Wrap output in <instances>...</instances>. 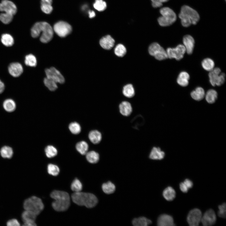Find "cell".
Wrapping results in <instances>:
<instances>
[{
    "label": "cell",
    "mask_w": 226,
    "mask_h": 226,
    "mask_svg": "<svg viewBox=\"0 0 226 226\" xmlns=\"http://www.w3.org/2000/svg\"><path fill=\"white\" fill-rule=\"evenodd\" d=\"M157 225L159 226L175 225L172 217L166 214H163L159 216L157 220Z\"/></svg>",
    "instance_id": "ac0fdd59"
},
{
    "label": "cell",
    "mask_w": 226,
    "mask_h": 226,
    "mask_svg": "<svg viewBox=\"0 0 226 226\" xmlns=\"http://www.w3.org/2000/svg\"><path fill=\"white\" fill-rule=\"evenodd\" d=\"M169 0H151L152 5L155 8L160 7L162 6L163 3L166 2Z\"/></svg>",
    "instance_id": "c3c4849f"
},
{
    "label": "cell",
    "mask_w": 226,
    "mask_h": 226,
    "mask_svg": "<svg viewBox=\"0 0 226 226\" xmlns=\"http://www.w3.org/2000/svg\"><path fill=\"white\" fill-rule=\"evenodd\" d=\"M73 201L80 206H85L89 208H92L97 204V198L93 194L80 191L74 192L71 196Z\"/></svg>",
    "instance_id": "277c9868"
},
{
    "label": "cell",
    "mask_w": 226,
    "mask_h": 226,
    "mask_svg": "<svg viewBox=\"0 0 226 226\" xmlns=\"http://www.w3.org/2000/svg\"><path fill=\"white\" fill-rule=\"evenodd\" d=\"M7 225L8 226H19L20 225L19 221L15 219H12L8 220Z\"/></svg>",
    "instance_id": "681fc988"
},
{
    "label": "cell",
    "mask_w": 226,
    "mask_h": 226,
    "mask_svg": "<svg viewBox=\"0 0 226 226\" xmlns=\"http://www.w3.org/2000/svg\"><path fill=\"white\" fill-rule=\"evenodd\" d=\"M202 65L205 70L210 71L214 68V63L213 60L207 58L203 60L202 62Z\"/></svg>",
    "instance_id": "d6a6232c"
},
{
    "label": "cell",
    "mask_w": 226,
    "mask_h": 226,
    "mask_svg": "<svg viewBox=\"0 0 226 226\" xmlns=\"http://www.w3.org/2000/svg\"><path fill=\"white\" fill-rule=\"evenodd\" d=\"M165 156L164 152L159 147H153L149 155V158L153 160H161Z\"/></svg>",
    "instance_id": "ffe728a7"
},
{
    "label": "cell",
    "mask_w": 226,
    "mask_h": 226,
    "mask_svg": "<svg viewBox=\"0 0 226 226\" xmlns=\"http://www.w3.org/2000/svg\"><path fill=\"white\" fill-rule=\"evenodd\" d=\"M4 83L0 80V94L3 92L4 90Z\"/></svg>",
    "instance_id": "f5cc1de1"
},
{
    "label": "cell",
    "mask_w": 226,
    "mask_h": 226,
    "mask_svg": "<svg viewBox=\"0 0 226 226\" xmlns=\"http://www.w3.org/2000/svg\"><path fill=\"white\" fill-rule=\"evenodd\" d=\"M88 145L84 141H81L77 143L76 148L77 151L81 154H86L88 149Z\"/></svg>",
    "instance_id": "1f68e13d"
},
{
    "label": "cell",
    "mask_w": 226,
    "mask_h": 226,
    "mask_svg": "<svg viewBox=\"0 0 226 226\" xmlns=\"http://www.w3.org/2000/svg\"><path fill=\"white\" fill-rule=\"evenodd\" d=\"M115 43V40L109 35L102 37L99 42L101 47L107 50L111 49L114 46Z\"/></svg>",
    "instance_id": "e0dca14e"
},
{
    "label": "cell",
    "mask_w": 226,
    "mask_h": 226,
    "mask_svg": "<svg viewBox=\"0 0 226 226\" xmlns=\"http://www.w3.org/2000/svg\"><path fill=\"white\" fill-rule=\"evenodd\" d=\"M217 97L218 93L216 91L213 89H210L207 91L206 94L205 99L208 103L213 104L215 102Z\"/></svg>",
    "instance_id": "4316f807"
},
{
    "label": "cell",
    "mask_w": 226,
    "mask_h": 226,
    "mask_svg": "<svg viewBox=\"0 0 226 226\" xmlns=\"http://www.w3.org/2000/svg\"><path fill=\"white\" fill-rule=\"evenodd\" d=\"M1 41L4 45L7 47L12 46L14 42L13 37L8 34H4L2 35Z\"/></svg>",
    "instance_id": "4dcf8cb0"
},
{
    "label": "cell",
    "mask_w": 226,
    "mask_h": 226,
    "mask_svg": "<svg viewBox=\"0 0 226 226\" xmlns=\"http://www.w3.org/2000/svg\"><path fill=\"white\" fill-rule=\"evenodd\" d=\"M53 30L59 36L64 37L71 33L72 27L68 23L63 21H60L54 24Z\"/></svg>",
    "instance_id": "ba28073f"
},
{
    "label": "cell",
    "mask_w": 226,
    "mask_h": 226,
    "mask_svg": "<svg viewBox=\"0 0 226 226\" xmlns=\"http://www.w3.org/2000/svg\"><path fill=\"white\" fill-rule=\"evenodd\" d=\"M152 223L151 221L144 217L135 218L132 221L133 225L135 226H147Z\"/></svg>",
    "instance_id": "484cf974"
},
{
    "label": "cell",
    "mask_w": 226,
    "mask_h": 226,
    "mask_svg": "<svg viewBox=\"0 0 226 226\" xmlns=\"http://www.w3.org/2000/svg\"><path fill=\"white\" fill-rule=\"evenodd\" d=\"M166 51L168 58L171 59L175 58L179 61L183 57L186 49L183 45L179 44L174 48H168Z\"/></svg>",
    "instance_id": "9c48e42d"
},
{
    "label": "cell",
    "mask_w": 226,
    "mask_h": 226,
    "mask_svg": "<svg viewBox=\"0 0 226 226\" xmlns=\"http://www.w3.org/2000/svg\"><path fill=\"white\" fill-rule=\"evenodd\" d=\"M103 191L106 194H110L113 193L116 189V187L114 184L110 181H108L103 184L102 186Z\"/></svg>",
    "instance_id": "836d02e7"
},
{
    "label": "cell",
    "mask_w": 226,
    "mask_h": 226,
    "mask_svg": "<svg viewBox=\"0 0 226 226\" xmlns=\"http://www.w3.org/2000/svg\"><path fill=\"white\" fill-rule=\"evenodd\" d=\"M190 76L189 74L186 72L183 71L180 72L177 78V82L180 86L182 87H186L189 84V80Z\"/></svg>",
    "instance_id": "44dd1931"
},
{
    "label": "cell",
    "mask_w": 226,
    "mask_h": 226,
    "mask_svg": "<svg viewBox=\"0 0 226 226\" xmlns=\"http://www.w3.org/2000/svg\"><path fill=\"white\" fill-rule=\"evenodd\" d=\"M45 152L46 156L48 158H52L55 156L57 153V149L52 145H48L45 148Z\"/></svg>",
    "instance_id": "74e56055"
},
{
    "label": "cell",
    "mask_w": 226,
    "mask_h": 226,
    "mask_svg": "<svg viewBox=\"0 0 226 226\" xmlns=\"http://www.w3.org/2000/svg\"><path fill=\"white\" fill-rule=\"evenodd\" d=\"M46 77L56 82L57 83H63L65 82L63 76L55 68L52 67L45 70Z\"/></svg>",
    "instance_id": "8fae6325"
},
{
    "label": "cell",
    "mask_w": 226,
    "mask_h": 226,
    "mask_svg": "<svg viewBox=\"0 0 226 226\" xmlns=\"http://www.w3.org/2000/svg\"><path fill=\"white\" fill-rule=\"evenodd\" d=\"M24 63L27 66L35 67L36 66L37 63L36 58L32 54L27 55L25 57Z\"/></svg>",
    "instance_id": "e575fe53"
},
{
    "label": "cell",
    "mask_w": 226,
    "mask_h": 226,
    "mask_svg": "<svg viewBox=\"0 0 226 226\" xmlns=\"http://www.w3.org/2000/svg\"><path fill=\"white\" fill-rule=\"evenodd\" d=\"M219 210L218 212V214L220 217L225 218L226 213V203H224L221 205L218 206Z\"/></svg>",
    "instance_id": "bcb514c9"
},
{
    "label": "cell",
    "mask_w": 226,
    "mask_h": 226,
    "mask_svg": "<svg viewBox=\"0 0 226 226\" xmlns=\"http://www.w3.org/2000/svg\"><path fill=\"white\" fill-rule=\"evenodd\" d=\"M37 216L32 212L25 210L22 214V218L26 226H35V220Z\"/></svg>",
    "instance_id": "5bb4252c"
},
{
    "label": "cell",
    "mask_w": 226,
    "mask_h": 226,
    "mask_svg": "<svg viewBox=\"0 0 226 226\" xmlns=\"http://www.w3.org/2000/svg\"><path fill=\"white\" fill-rule=\"evenodd\" d=\"M0 11L12 15H15L17 11L16 5L12 1L3 0L0 3Z\"/></svg>",
    "instance_id": "7c38bea8"
},
{
    "label": "cell",
    "mask_w": 226,
    "mask_h": 226,
    "mask_svg": "<svg viewBox=\"0 0 226 226\" xmlns=\"http://www.w3.org/2000/svg\"><path fill=\"white\" fill-rule=\"evenodd\" d=\"M163 194L166 200L168 201H171L175 198L176 193L172 187L168 186L164 190Z\"/></svg>",
    "instance_id": "cb8c5ba5"
},
{
    "label": "cell",
    "mask_w": 226,
    "mask_h": 226,
    "mask_svg": "<svg viewBox=\"0 0 226 226\" xmlns=\"http://www.w3.org/2000/svg\"><path fill=\"white\" fill-rule=\"evenodd\" d=\"M25 210L32 212L37 216L44 208V205L39 198L35 196L26 199L23 204Z\"/></svg>",
    "instance_id": "5b68a950"
},
{
    "label": "cell",
    "mask_w": 226,
    "mask_h": 226,
    "mask_svg": "<svg viewBox=\"0 0 226 226\" xmlns=\"http://www.w3.org/2000/svg\"><path fill=\"white\" fill-rule=\"evenodd\" d=\"M216 220V217L214 211L210 209L207 211L202 216L201 221L203 225L208 226L213 225Z\"/></svg>",
    "instance_id": "4fadbf2b"
},
{
    "label": "cell",
    "mask_w": 226,
    "mask_h": 226,
    "mask_svg": "<svg viewBox=\"0 0 226 226\" xmlns=\"http://www.w3.org/2000/svg\"><path fill=\"white\" fill-rule=\"evenodd\" d=\"M161 47L160 45L157 42L152 43L148 47V51L149 54L154 56Z\"/></svg>",
    "instance_id": "f35d334b"
},
{
    "label": "cell",
    "mask_w": 226,
    "mask_h": 226,
    "mask_svg": "<svg viewBox=\"0 0 226 226\" xmlns=\"http://www.w3.org/2000/svg\"><path fill=\"white\" fill-rule=\"evenodd\" d=\"M44 83L45 85L51 91L55 90L57 88V83L47 77L44 78Z\"/></svg>",
    "instance_id": "8d00e7d4"
},
{
    "label": "cell",
    "mask_w": 226,
    "mask_h": 226,
    "mask_svg": "<svg viewBox=\"0 0 226 226\" xmlns=\"http://www.w3.org/2000/svg\"><path fill=\"white\" fill-rule=\"evenodd\" d=\"M3 107L5 110L9 112L14 111L16 108L15 101L12 99H8L5 100L3 103Z\"/></svg>",
    "instance_id": "d4e9b609"
},
{
    "label": "cell",
    "mask_w": 226,
    "mask_h": 226,
    "mask_svg": "<svg viewBox=\"0 0 226 226\" xmlns=\"http://www.w3.org/2000/svg\"><path fill=\"white\" fill-rule=\"evenodd\" d=\"M89 17L91 18L94 17L95 16V12L93 11H89Z\"/></svg>",
    "instance_id": "db71d44e"
},
{
    "label": "cell",
    "mask_w": 226,
    "mask_h": 226,
    "mask_svg": "<svg viewBox=\"0 0 226 226\" xmlns=\"http://www.w3.org/2000/svg\"><path fill=\"white\" fill-rule=\"evenodd\" d=\"M13 17V15L5 13L0 14V20L5 24L10 23L12 20Z\"/></svg>",
    "instance_id": "f6af8a7d"
},
{
    "label": "cell",
    "mask_w": 226,
    "mask_h": 226,
    "mask_svg": "<svg viewBox=\"0 0 226 226\" xmlns=\"http://www.w3.org/2000/svg\"><path fill=\"white\" fill-rule=\"evenodd\" d=\"M52 0H41V3L48 4H51L52 3Z\"/></svg>",
    "instance_id": "11a10c76"
},
{
    "label": "cell",
    "mask_w": 226,
    "mask_h": 226,
    "mask_svg": "<svg viewBox=\"0 0 226 226\" xmlns=\"http://www.w3.org/2000/svg\"><path fill=\"white\" fill-rule=\"evenodd\" d=\"M183 42L187 53L189 55L192 54L195 44L193 38L190 35H185L183 38Z\"/></svg>",
    "instance_id": "2e32d148"
},
{
    "label": "cell",
    "mask_w": 226,
    "mask_h": 226,
    "mask_svg": "<svg viewBox=\"0 0 226 226\" xmlns=\"http://www.w3.org/2000/svg\"><path fill=\"white\" fill-rule=\"evenodd\" d=\"M40 40L42 43H47L52 38L53 30L51 25L45 22H40L35 23L31 30V36L36 38L40 35Z\"/></svg>",
    "instance_id": "6da1fadb"
},
{
    "label": "cell",
    "mask_w": 226,
    "mask_h": 226,
    "mask_svg": "<svg viewBox=\"0 0 226 226\" xmlns=\"http://www.w3.org/2000/svg\"><path fill=\"white\" fill-rule=\"evenodd\" d=\"M1 156L3 158L10 159L13 155V151L12 148L9 146L3 147L0 150Z\"/></svg>",
    "instance_id": "f1b7e54d"
},
{
    "label": "cell",
    "mask_w": 226,
    "mask_h": 226,
    "mask_svg": "<svg viewBox=\"0 0 226 226\" xmlns=\"http://www.w3.org/2000/svg\"><path fill=\"white\" fill-rule=\"evenodd\" d=\"M51 197L54 200L52 203L53 208L56 211L63 212L67 210L70 205V196L66 192L54 190L50 194Z\"/></svg>",
    "instance_id": "7a4b0ae2"
},
{
    "label": "cell",
    "mask_w": 226,
    "mask_h": 226,
    "mask_svg": "<svg viewBox=\"0 0 226 226\" xmlns=\"http://www.w3.org/2000/svg\"><path fill=\"white\" fill-rule=\"evenodd\" d=\"M119 111L122 116H130L132 111V108L130 103L127 101L122 102L119 106Z\"/></svg>",
    "instance_id": "d6986e66"
},
{
    "label": "cell",
    "mask_w": 226,
    "mask_h": 226,
    "mask_svg": "<svg viewBox=\"0 0 226 226\" xmlns=\"http://www.w3.org/2000/svg\"><path fill=\"white\" fill-rule=\"evenodd\" d=\"M93 6L97 10L102 11L106 9L107 5L106 2L103 0H95Z\"/></svg>",
    "instance_id": "60d3db41"
},
{
    "label": "cell",
    "mask_w": 226,
    "mask_h": 226,
    "mask_svg": "<svg viewBox=\"0 0 226 226\" xmlns=\"http://www.w3.org/2000/svg\"><path fill=\"white\" fill-rule=\"evenodd\" d=\"M8 71L12 76L14 77H17L22 74L23 68L22 65L20 63L13 62L9 65Z\"/></svg>",
    "instance_id": "9a60e30c"
},
{
    "label": "cell",
    "mask_w": 226,
    "mask_h": 226,
    "mask_svg": "<svg viewBox=\"0 0 226 226\" xmlns=\"http://www.w3.org/2000/svg\"><path fill=\"white\" fill-rule=\"evenodd\" d=\"M41 8L42 11L46 14H50L53 10V8L51 4L41 3Z\"/></svg>",
    "instance_id": "7dc6e473"
},
{
    "label": "cell",
    "mask_w": 226,
    "mask_h": 226,
    "mask_svg": "<svg viewBox=\"0 0 226 226\" xmlns=\"http://www.w3.org/2000/svg\"><path fill=\"white\" fill-rule=\"evenodd\" d=\"M202 213L201 210L195 208L191 210L187 215V220L191 226H198L201 221Z\"/></svg>",
    "instance_id": "30bf717a"
},
{
    "label": "cell",
    "mask_w": 226,
    "mask_h": 226,
    "mask_svg": "<svg viewBox=\"0 0 226 226\" xmlns=\"http://www.w3.org/2000/svg\"><path fill=\"white\" fill-rule=\"evenodd\" d=\"M160 13L162 16L158 18V21L161 26H169L172 24L176 20L175 13L169 7H165L161 8L160 10Z\"/></svg>",
    "instance_id": "8992f818"
},
{
    "label": "cell",
    "mask_w": 226,
    "mask_h": 226,
    "mask_svg": "<svg viewBox=\"0 0 226 226\" xmlns=\"http://www.w3.org/2000/svg\"><path fill=\"white\" fill-rule=\"evenodd\" d=\"M122 93L126 97L131 98L135 95V90L133 85L131 84H128L123 88Z\"/></svg>",
    "instance_id": "f546056e"
},
{
    "label": "cell",
    "mask_w": 226,
    "mask_h": 226,
    "mask_svg": "<svg viewBox=\"0 0 226 226\" xmlns=\"http://www.w3.org/2000/svg\"><path fill=\"white\" fill-rule=\"evenodd\" d=\"M82 185L80 180L77 179H75L72 182L71 188L74 192L81 191L82 189Z\"/></svg>",
    "instance_id": "ab89813d"
},
{
    "label": "cell",
    "mask_w": 226,
    "mask_h": 226,
    "mask_svg": "<svg viewBox=\"0 0 226 226\" xmlns=\"http://www.w3.org/2000/svg\"><path fill=\"white\" fill-rule=\"evenodd\" d=\"M86 155L87 160L90 163H96L99 160V155L98 153L95 151H92L87 152Z\"/></svg>",
    "instance_id": "83f0119b"
},
{
    "label": "cell",
    "mask_w": 226,
    "mask_h": 226,
    "mask_svg": "<svg viewBox=\"0 0 226 226\" xmlns=\"http://www.w3.org/2000/svg\"><path fill=\"white\" fill-rule=\"evenodd\" d=\"M208 76L210 82L213 86H220L225 81V74L224 73H221V70L218 67L214 68L210 71Z\"/></svg>",
    "instance_id": "52a82bcc"
},
{
    "label": "cell",
    "mask_w": 226,
    "mask_h": 226,
    "mask_svg": "<svg viewBox=\"0 0 226 226\" xmlns=\"http://www.w3.org/2000/svg\"><path fill=\"white\" fill-rule=\"evenodd\" d=\"M69 129L70 132L73 134H77L79 133L81 130L80 125L76 122H73L69 125Z\"/></svg>",
    "instance_id": "b9f144b4"
},
{
    "label": "cell",
    "mask_w": 226,
    "mask_h": 226,
    "mask_svg": "<svg viewBox=\"0 0 226 226\" xmlns=\"http://www.w3.org/2000/svg\"><path fill=\"white\" fill-rule=\"evenodd\" d=\"M181 24L184 27H188L191 24H196L200 19L197 12L190 7L185 5L182 6L179 14Z\"/></svg>",
    "instance_id": "3957f363"
},
{
    "label": "cell",
    "mask_w": 226,
    "mask_h": 226,
    "mask_svg": "<svg viewBox=\"0 0 226 226\" xmlns=\"http://www.w3.org/2000/svg\"><path fill=\"white\" fill-rule=\"evenodd\" d=\"M115 54L118 57H122L126 54V50L125 47L121 44L117 45L114 49Z\"/></svg>",
    "instance_id": "d590c367"
},
{
    "label": "cell",
    "mask_w": 226,
    "mask_h": 226,
    "mask_svg": "<svg viewBox=\"0 0 226 226\" xmlns=\"http://www.w3.org/2000/svg\"><path fill=\"white\" fill-rule=\"evenodd\" d=\"M191 97L196 101L202 100L205 96V92L204 89L201 87H197L195 90L191 93Z\"/></svg>",
    "instance_id": "7402d4cb"
},
{
    "label": "cell",
    "mask_w": 226,
    "mask_h": 226,
    "mask_svg": "<svg viewBox=\"0 0 226 226\" xmlns=\"http://www.w3.org/2000/svg\"><path fill=\"white\" fill-rule=\"evenodd\" d=\"M89 137L91 142L94 144L99 143L102 138L100 132L97 130L91 131L89 134Z\"/></svg>",
    "instance_id": "603a6c76"
},
{
    "label": "cell",
    "mask_w": 226,
    "mask_h": 226,
    "mask_svg": "<svg viewBox=\"0 0 226 226\" xmlns=\"http://www.w3.org/2000/svg\"><path fill=\"white\" fill-rule=\"evenodd\" d=\"M47 171L49 174L53 176H56L59 174L60 170L57 165L50 164L47 166Z\"/></svg>",
    "instance_id": "7bdbcfd3"
},
{
    "label": "cell",
    "mask_w": 226,
    "mask_h": 226,
    "mask_svg": "<svg viewBox=\"0 0 226 226\" xmlns=\"http://www.w3.org/2000/svg\"><path fill=\"white\" fill-rule=\"evenodd\" d=\"M180 188L181 191L184 193L187 192L189 190V189L184 183V182H181L180 184Z\"/></svg>",
    "instance_id": "f907efd6"
},
{
    "label": "cell",
    "mask_w": 226,
    "mask_h": 226,
    "mask_svg": "<svg viewBox=\"0 0 226 226\" xmlns=\"http://www.w3.org/2000/svg\"><path fill=\"white\" fill-rule=\"evenodd\" d=\"M183 182L189 189L191 188L193 186V182L189 179H185Z\"/></svg>",
    "instance_id": "816d5d0a"
},
{
    "label": "cell",
    "mask_w": 226,
    "mask_h": 226,
    "mask_svg": "<svg viewBox=\"0 0 226 226\" xmlns=\"http://www.w3.org/2000/svg\"><path fill=\"white\" fill-rule=\"evenodd\" d=\"M154 56L156 59L159 61L165 60L168 58L166 51L162 47Z\"/></svg>",
    "instance_id": "ee69618b"
}]
</instances>
